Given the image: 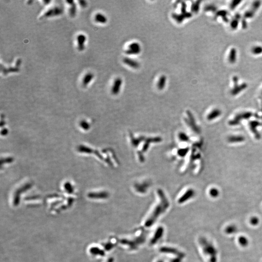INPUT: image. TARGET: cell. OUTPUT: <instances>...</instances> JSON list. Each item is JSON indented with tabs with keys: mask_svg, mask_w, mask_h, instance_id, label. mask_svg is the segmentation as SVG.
<instances>
[{
	"mask_svg": "<svg viewBox=\"0 0 262 262\" xmlns=\"http://www.w3.org/2000/svg\"><path fill=\"white\" fill-rule=\"evenodd\" d=\"M210 195L213 197H216L218 195V191L215 188H212L210 190Z\"/></svg>",
	"mask_w": 262,
	"mask_h": 262,
	"instance_id": "cell-22",
	"label": "cell"
},
{
	"mask_svg": "<svg viewBox=\"0 0 262 262\" xmlns=\"http://www.w3.org/2000/svg\"><path fill=\"white\" fill-rule=\"evenodd\" d=\"M164 233V229L163 227L162 226L158 227L154 234L153 238L151 239V244L154 245L155 244H156L159 240L162 238L163 236Z\"/></svg>",
	"mask_w": 262,
	"mask_h": 262,
	"instance_id": "cell-6",
	"label": "cell"
},
{
	"mask_svg": "<svg viewBox=\"0 0 262 262\" xmlns=\"http://www.w3.org/2000/svg\"><path fill=\"white\" fill-rule=\"evenodd\" d=\"M94 78V74L91 72H88L84 76L83 79V85L84 87H87V85L91 82Z\"/></svg>",
	"mask_w": 262,
	"mask_h": 262,
	"instance_id": "cell-14",
	"label": "cell"
},
{
	"mask_svg": "<svg viewBox=\"0 0 262 262\" xmlns=\"http://www.w3.org/2000/svg\"><path fill=\"white\" fill-rule=\"evenodd\" d=\"M95 21L96 22L100 23V24H104L106 23L107 22V19L106 16L103 14L98 13L95 15Z\"/></svg>",
	"mask_w": 262,
	"mask_h": 262,
	"instance_id": "cell-15",
	"label": "cell"
},
{
	"mask_svg": "<svg viewBox=\"0 0 262 262\" xmlns=\"http://www.w3.org/2000/svg\"><path fill=\"white\" fill-rule=\"evenodd\" d=\"M77 48L79 51H83L85 49V44L87 40L86 36L84 34H79L76 37Z\"/></svg>",
	"mask_w": 262,
	"mask_h": 262,
	"instance_id": "cell-8",
	"label": "cell"
},
{
	"mask_svg": "<svg viewBox=\"0 0 262 262\" xmlns=\"http://www.w3.org/2000/svg\"><path fill=\"white\" fill-rule=\"evenodd\" d=\"M122 84V80L120 78L116 79L114 81L113 85L111 88L112 93L114 95L118 94L121 90Z\"/></svg>",
	"mask_w": 262,
	"mask_h": 262,
	"instance_id": "cell-9",
	"label": "cell"
},
{
	"mask_svg": "<svg viewBox=\"0 0 262 262\" xmlns=\"http://www.w3.org/2000/svg\"><path fill=\"white\" fill-rule=\"evenodd\" d=\"M239 242L240 243V245L244 246V247L247 246L248 244V241L247 240V238H246L243 237V236H241V237H240L239 238Z\"/></svg>",
	"mask_w": 262,
	"mask_h": 262,
	"instance_id": "cell-21",
	"label": "cell"
},
{
	"mask_svg": "<svg viewBox=\"0 0 262 262\" xmlns=\"http://www.w3.org/2000/svg\"><path fill=\"white\" fill-rule=\"evenodd\" d=\"M1 72H3L4 74H6L7 73L9 72H17L19 71V69L18 67H10L8 68H6L4 67V69H1Z\"/></svg>",
	"mask_w": 262,
	"mask_h": 262,
	"instance_id": "cell-18",
	"label": "cell"
},
{
	"mask_svg": "<svg viewBox=\"0 0 262 262\" xmlns=\"http://www.w3.org/2000/svg\"><path fill=\"white\" fill-rule=\"evenodd\" d=\"M67 3L70 6L69 10V14L70 15V16L74 17L76 14V10H77L75 3L73 1H67Z\"/></svg>",
	"mask_w": 262,
	"mask_h": 262,
	"instance_id": "cell-12",
	"label": "cell"
},
{
	"mask_svg": "<svg viewBox=\"0 0 262 262\" xmlns=\"http://www.w3.org/2000/svg\"><path fill=\"white\" fill-rule=\"evenodd\" d=\"M181 259L182 258L178 257V258H175L174 259L172 260V262H181Z\"/></svg>",
	"mask_w": 262,
	"mask_h": 262,
	"instance_id": "cell-28",
	"label": "cell"
},
{
	"mask_svg": "<svg viewBox=\"0 0 262 262\" xmlns=\"http://www.w3.org/2000/svg\"><path fill=\"white\" fill-rule=\"evenodd\" d=\"M167 77L165 75H162L160 77L157 83V87L160 90H162L165 88L166 84Z\"/></svg>",
	"mask_w": 262,
	"mask_h": 262,
	"instance_id": "cell-16",
	"label": "cell"
},
{
	"mask_svg": "<svg viewBox=\"0 0 262 262\" xmlns=\"http://www.w3.org/2000/svg\"><path fill=\"white\" fill-rule=\"evenodd\" d=\"M192 16V14L191 13L187 12L185 13H181V14H176V13H173L172 14V17L173 18V19L175 20L179 24H181L183 22L184 19H188L190 18Z\"/></svg>",
	"mask_w": 262,
	"mask_h": 262,
	"instance_id": "cell-7",
	"label": "cell"
},
{
	"mask_svg": "<svg viewBox=\"0 0 262 262\" xmlns=\"http://www.w3.org/2000/svg\"><path fill=\"white\" fill-rule=\"evenodd\" d=\"M220 115V112L218 110H213L210 114L208 116V119L209 120H212L213 119H215L217 117Z\"/></svg>",
	"mask_w": 262,
	"mask_h": 262,
	"instance_id": "cell-19",
	"label": "cell"
},
{
	"mask_svg": "<svg viewBox=\"0 0 262 262\" xmlns=\"http://www.w3.org/2000/svg\"><path fill=\"white\" fill-rule=\"evenodd\" d=\"M258 218H256V217H253V218H252L251 220V224H253V225H255V224H257L258 223Z\"/></svg>",
	"mask_w": 262,
	"mask_h": 262,
	"instance_id": "cell-26",
	"label": "cell"
},
{
	"mask_svg": "<svg viewBox=\"0 0 262 262\" xmlns=\"http://www.w3.org/2000/svg\"><path fill=\"white\" fill-rule=\"evenodd\" d=\"M200 243L203 247V251L207 255H210L211 257L210 259L211 262H215L216 261L215 258L217 251L214 247L204 238L200 239Z\"/></svg>",
	"mask_w": 262,
	"mask_h": 262,
	"instance_id": "cell-2",
	"label": "cell"
},
{
	"mask_svg": "<svg viewBox=\"0 0 262 262\" xmlns=\"http://www.w3.org/2000/svg\"><path fill=\"white\" fill-rule=\"evenodd\" d=\"M161 253H168L175 255L178 257L182 258L184 257V254L182 252L177 250L176 248L169 247H162L160 248Z\"/></svg>",
	"mask_w": 262,
	"mask_h": 262,
	"instance_id": "cell-3",
	"label": "cell"
},
{
	"mask_svg": "<svg viewBox=\"0 0 262 262\" xmlns=\"http://www.w3.org/2000/svg\"><path fill=\"white\" fill-rule=\"evenodd\" d=\"M88 197L93 199H106L108 197V194L106 192L92 193L89 194Z\"/></svg>",
	"mask_w": 262,
	"mask_h": 262,
	"instance_id": "cell-13",
	"label": "cell"
},
{
	"mask_svg": "<svg viewBox=\"0 0 262 262\" xmlns=\"http://www.w3.org/2000/svg\"><path fill=\"white\" fill-rule=\"evenodd\" d=\"M235 230H236V229H235V227L230 226L228 227V228H227L226 232L228 233H233H233Z\"/></svg>",
	"mask_w": 262,
	"mask_h": 262,
	"instance_id": "cell-24",
	"label": "cell"
},
{
	"mask_svg": "<svg viewBox=\"0 0 262 262\" xmlns=\"http://www.w3.org/2000/svg\"><path fill=\"white\" fill-rule=\"evenodd\" d=\"M129 49L125 52L129 55H136L141 52L140 44L137 42H134L129 46Z\"/></svg>",
	"mask_w": 262,
	"mask_h": 262,
	"instance_id": "cell-5",
	"label": "cell"
},
{
	"mask_svg": "<svg viewBox=\"0 0 262 262\" xmlns=\"http://www.w3.org/2000/svg\"><path fill=\"white\" fill-rule=\"evenodd\" d=\"M181 10V13H183V14L187 12V4H186V3L184 1L182 2Z\"/></svg>",
	"mask_w": 262,
	"mask_h": 262,
	"instance_id": "cell-23",
	"label": "cell"
},
{
	"mask_svg": "<svg viewBox=\"0 0 262 262\" xmlns=\"http://www.w3.org/2000/svg\"><path fill=\"white\" fill-rule=\"evenodd\" d=\"M79 4H80V6H82V7H85L87 6V3L86 1H79Z\"/></svg>",
	"mask_w": 262,
	"mask_h": 262,
	"instance_id": "cell-27",
	"label": "cell"
},
{
	"mask_svg": "<svg viewBox=\"0 0 262 262\" xmlns=\"http://www.w3.org/2000/svg\"><path fill=\"white\" fill-rule=\"evenodd\" d=\"M107 262H114V258H112V257H110L108 259Z\"/></svg>",
	"mask_w": 262,
	"mask_h": 262,
	"instance_id": "cell-29",
	"label": "cell"
},
{
	"mask_svg": "<svg viewBox=\"0 0 262 262\" xmlns=\"http://www.w3.org/2000/svg\"><path fill=\"white\" fill-rule=\"evenodd\" d=\"M112 248H113V244H112L111 243H107V244H106L105 245V246H104V248H106V250H107V251H109V250L112 249Z\"/></svg>",
	"mask_w": 262,
	"mask_h": 262,
	"instance_id": "cell-25",
	"label": "cell"
},
{
	"mask_svg": "<svg viewBox=\"0 0 262 262\" xmlns=\"http://www.w3.org/2000/svg\"><path fill=\"white\" fill-rule=\"evenodd\" d=\"M195 195V192L193 190H188L178 200V203L181 204L189 200Z\"/></svg>",
	"mask_w": 262,
	"mask_h": 262,
	"instance_id": "cell-10",
	"label": "cell"
},
{
	"mask_svg": "<svg viewBox=\"0 0 262 262\" xmlns=\"http://www.w3.org/2000/svg\"><path fill=\"white\" fill-rule=\"evenodd\" d=\"M90 252L91 254L95 255H100V256H103L105 255V253L103 250H101L100 248H97V247L92 248L90 250Z\"/></svg>",
	"mask_w": 262,
	"mask_h": 262,
	"instance_id": "cell-17",
	"label": "cell"
},
{
	"mask_svg": "<svg viewBox=\"0 0 262 262\" xmlns=\"http://www.w3.org/2000/svg\"><path fill=\"white\" fill-rule=\"evenodd\" d=\"M123 61L124 63L134 69H138L140 66L139 64L137 61L134 60L133 59H131L130 58H124Z\"/></svg>",
	"mask_w": 262,
	"mask_h": 262,
	"instance_id": "cell-11",
	"label": "cell"
},
{
	"mask_svg": "<svg viewBox=\"0 0 262 262\" xmlns=\"http://www.w3.org/2000/svg\"><path fill=\"white\" fill-rule=\"evenodd\" d=\"M158 195L160 197V202L154 209L151 215L146 220L145 226L151 227L156 223L159 217L166 212L169 206V203L165 194L161 190H158Z\"/></svg>",
	"mask_w": 262,
	"mask_h": 262,
	"instance_id": "cell-1",
	"label": "cell"
},
{
	"mask_svg": "<svg viewBox=\"0 0 262 262\" xmlns=\"http://www.w3.org/2000/svg\"><path fill=\"white\" fill-rule=\"evenodd\" d=\"M157 262H164V261H163V260H159V261H157Z\"/></svg>",
	"mask_w": 262,
	"mask_h": 262,
	"instance_id": "cell-30",
	"label": "cell"
},
{
	"mask_svg": "<svg viewBox=\"0 0 262 262\" xmlns=\"http://www.w3.org/2000/svg\"><path fill=\"white\" fill-rule=\"evenodd\" d=\"M200 1H198L192 4V6H191V10L192 12L194 13L198 12V11H199V7H200Z\"/></svg>",
	"mask_w": 262,
	"mask_h": 262,
	"instance_id": "cell-20",
	"label": "cell"
},
{
	"mask_svg": "<svg viewBox=\"0 0 262 262\" xmlns=\"http://www.w3.org/2000/svg\"><path fill=\"white\" fill-rule=\"evenodd\" d=\"M63 12V10L61 7L55 6L47 10L42 16V18H48L60 15Z\"/></svg>",
	"mask_w": 262,
	"mask_h": 262,
	"instance_id": "cell-4",
	"label": "cell"
}]
</instances>
